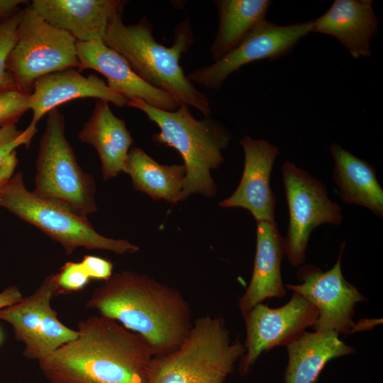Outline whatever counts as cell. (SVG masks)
<instances>
[{
    "mask_svg": "<svg viewBox=\"0 0 383 383\" xmlns=\"http://www.w3.org/2000/svg\"><path fill=\"white\" fill-rule=\"evenodd\" d=\"M77 331L38 361L49 383H148L155 354L140 335L100 314L79 321Z\"/></svg>",
    "mask_w": 383,
    "mask_h": 383,
    "instance_id": "1",
    "label": "cell"
},
{
    "mask_svg": "<svg viewBox=\"0 0 383 383\" xmlns=\"http://www.w3.org/2000/svg\"><path fill=\"white\" fill-rule=\"evenodd\" d=\"M86 306L140 335L155 356L176 350L192 326L190 306L179 290L131 270L113 274Z\"/></svg>",
    "mask_w": 383,
    "mask_h": 383,
    "instance_id": "2",
    "label": "cell"
},
{
    "mask_svg": "<svg viewBox=\"0 0 383 383\" xmlns=\"http://www.w3.org/2000/svg\"><path fill=\"white\" fill-rule=\"evenodd\" d=\"M121 15L110 20L104 43L123 56L148 84L170 94L179 106H192L209 116V99L188 79L179 62L192 43L189 21L184 19L176 28L174 43L168 48L155 40L146 17L137 23L125 24Z\"/></svg>",
    "mask_w": 383,
    "mask_h": 383,
    "instance_id": "3",
    "label": "cell"
},
{
    "mask_svg": "<svg viewBox=\"0 0 383 383\" xmlns=\"http://www.w3.org/2000/svg\"><path fill=\"white\" fill-rule=\"evenodd\" d=\"M127 106L141 111L159 127L160 132L152 136L154 142L174 148L182 156L185 177L179 201L194 194L213 196L217 188L211 172L223 162L229 131L210 116L196 119L188 106L169 111L136 99L128 101Z\"/></svg>",
    "mask_w": 383,
    "mask_h": 383,
    "instance_id": "4",
    "label": "cell"
},
{
    "mask_svg": "<svg viewBox=\"0 0 383 383\" xmlns=\"http://www.w3.org/2000/svg\"><path fill=\"white\" fill-rule=\"evenodd\" d=\"M245 351L221 317L203 316L176 350L152 358L148 383H225Z\"/></svg>",
    "mask_w": 383,
    "mask_h": 383,
    "instance_id": "5",
    "label": "cell"
},
{
    "mask_svg": "<svg viewBox=\"0 0 383 383\" xmlns=\"http://www.w3.org/2000/svg\"><path fill=\"white\" fill-rule=\"evenodd\" d=\"M36 159L35 187L37 196L59 204L88 218L95 213L96 184L93 177L78 164L65 136L63 114L54 109L48 113Z\"/></svg>",
    "mask_w": 383,
    "mask_h": 383,
    "instance_id": "6",
    "label": "cell"
},
{
    "mask_svg": "<svg viewBox=\"0 0 383 383\" xmlns=\"http://www.w3.org/2000/svg\"><path fill=\"white\" fill-rule=\"evenodd\" d=\"M0 207L59 243L67 255L79 248L107 250L118 255L139 250L138 246L128 240L99 234L87 218L37 196L26 188L21 172L14 174L0 192Z\"/></svg>",
    "mask_w": 383,
    "mask_h": 383,
    "instance_id": "7",
    "label": "cell"
},
{
    "mask_svg": "<svg viewBox=\"0 0 383 383\" xmlns=\"http://www.w3.org/2000/svg\"><path fill=\"white\" fill-rule=\"evenodd\" d=\"M77 40L46 22L30 6L23 9L7 71L15 87L31 94L35 81L68 68L77 69Z\"/></svg>",
    "mask_w": 383,
    "mask_h": 383,
    "instance_id": "8",
    "label": "cell"
},
{
    "mask_svg": "<svg viewBox=\"0 0 383 383\" xmlns=\"http://www.w3.org/2000/svg\"><path fill=\"white\" fill-rule=\"evenodd\" d=\"M282 176L289 213L284 238L285 255L292 266L297 267L305 262L313 229L324 223L340 225L343 216L340 206L329 198L325 184L302 168L285 160Z\"/></svg>",
    "mask_w": 383,
    "mask_h": 383,
    "instance_id": "9",
    "label": "cell"
},
{
    "mask_svg": "<svg viewBox=\"0 0 383 383\" xmlns=\"http://www.w3.org/2000/svg\"><path fill=\"white\" fill-rule=\"evenodd\" d=\"M246 338L239 371L246 376L260 355L277 346H287L313 327L318 309L300 294L293 292L290 300L277 309L262 303L243 314Z\"/></svg>",
    "mask_w": 383,
    "mask_h": 383,
    "instance_id": "10",
    "label": "cell"
},
{
    "mask_svg": "<svg viewBox=\"0 0 383 383\" xmlns=\"http://www.w3.org/2000/svg\"><path fill=\"white\" fill-rule=\"evenodd\" d=\"M344 248L345 243L331 269L323 272L312 264L301 265L296 274L300 284H284L285 288L300 294L318 309L314 331H330L338 335L353 333L355 306L357 303L367 301L343 275L341 257Z\"/></svg>",
    "mask_w": 383,
    "mask_h": 383,
    "instance_id": "11",
    "label": "cell"
},
{
    "mask_svg": "<svg viewBox=\"0 0 383 383\" xmlns=\"http://www.w3.org/2000/svg\"><path fill=\"white\" fill-rule=\"evenodd\" d=\"M313 20L281 26L266 19L257 24L235 48L214 62L187 75L192 82L218 89L230 74L248 63L275 60L288 54L312 32Z\"/></svg>",
    "mask_w": 383,
    "mask_h": 383,
    "instance_id": "12",
    "label": "cell"
},
{
    "mask_svg": "<svg viewBox=\"0 0 383 383\" xmlns=\"http://www.w3.org/2000/svg\"><path fill=\"white\" fill-rule=\"evenodd\" d=\"M240 143L245 155L241 180L234 193L219 206L247 209L256 222L274 221L276 199L270 179L279 148L267 140L250 136L241 138Z\"/></svg>",
    "mask_w": 383,
    "mask_h": 383,
    "instance_id": "13",
    "label": "cell"
},
{
    "mask_svg": "<svg viewBox=\"0 0 383 383\" xmlns=\"http://www.w3.org/2000/svg\"><path fill=\"white\" fill-rule=\"evenodd\" d=\"M79 72L87 69L101 73L107 85L123 95L128 101L140 100L165 111H174L179 105L167 93L143 81L126 59L109 47L104 40L77 41Z\"/></svg>",
    "mask_w": 383,
    "mask_h": 383,
    "instance_id": "14",
    "label": "cell"
},
{
    "mask_svg": "<svg viewBox=\"0 0 383 383\" xmlns=\"http://www.w3.org/2000/svg\"><path fill=\"white\" fill-rule=\"evenodd\" d=\"M94 98L118 107L127 105L128 99L111 89L102 79L90 74L85 77L76 68H68L38 79L30 94L32 119L29 126L37 128L40 119L59 106L74 99Z\"/></svg>",
    "mask_w": 383,
    "mask_h": 383,
    "instance_id": "15",
    "label": "cell"
},
{
    "mask_svg": "<svg viewBox=\"0 0 383 383\" xmlns=\"http://www.w3.org/2000/svg\"><path fill=\"white\" fill-rule=\"evenodd\" d=\"M121 0H33L30 6L48 23L77 41L104 40L108 24L121 13Z\"/></svg>",
    "mask_w": 383,
    "mask_h": 383,
    "instance_id": "16",
    "label": "cell"
},
{
    "mask_svg": "<svg viewBox=\"0 0 383 383\" xmlns=\"http://www.w3.org/2000/svg\"><path fill=\"white\" fill-rule=\"evenodd\" d=\"M371 0H335L322 16L313 20L312 32L336 38L355 58L370 57L372 38L378 18Z\"/></svg>",
    "mask_w": 383,
    "mask_h": 383,
    "instance_id": "17",
    "label": "cell"
},
{
    "mask_svg": "<svg viewBox=\"0 0 383 383\" xmlns=\"http://www.w3.org/2000/svg\"><path fill=\"white\" fill-rule=\"evenodd\" d=\"M284 255V238L275 221H257L252 274L245 292L238 298L242 315L266 299L286 296L281 274V262Z\"/></svg>",
    "mask_w": 383,
    "mask_h": 383,
    "instance_id": "18",
    "label": "cell"
},
{
    "mask_svg": "<svg viewBox=\"0 0 383 383\" xmlns=\"http://www.w3.org/2000/svg\"><path fill=\"white\" fill-rule=\"evenodd\" d=\"M77 137L84 143L93 146L101 164L104 180L123 171L127 155L133 143L125 121L111 111L109 103L97 100L93 111L84 123Z\"/></svg>",
    "mask_w": 383,
    "mask_h": 383,
    "instance_id": "19",
    "label": "cell"
},
{
    "mask_svg": "<svg viewBox=\"0 0 383 383\" xmlns=\"http://www.w3.org/2000/svg\"><path fill=\"white\" fill-rule=\"evenodd\" d=\"M329 150L334 161L333 178L340 200L364 206L382 217L383 189L374 167L336 143L331 145Z\"/></svg>",
    "mask_w": 383,
    "mask_h": 383,
    "instance_id": "20",
    "label": "cell"
},
{
    "mask_svg": "<svg viewBox=\"0 0 383 383\" xmlns=\"http://www.w3.org/2000/svg\"><path fill=\"white\" fill-rule=\"evenodd\" d=\"M330 331H305L287 346L288 363L284 383H316L326 365L355 352Z\"/></svg>",
    "mask_w": 383,
    "mask_h": 383,
    "instance_id": "21",
    "label": "cell"
},
{
    "mask_svg": "<svg viewBox=\"0 0 383 383\" xmlns=\"http://www.w3.org/2000/svg\"><path fill=\"white\" fill-rule=\"evenodd\" d=\"M122 172L131 177L134 189L151 199L173 204L179 201L185 177L184 165H160L143 149L133 147Z\"/></svg>",
    "mask_w": 383,
    "mask_h": 383,
    "instance_id": "22",
    "label": "cell"
},
{
    "mask_svg": "<svg viewBox=\"0 0 383 383\" xmlns=\"http://www.w3.org/2000/svg\"><path fill=\"white\" fill-rule=\"evenodd\" d=\"M59 294L55 274L48 275L35 292L0 310V320L13 327L15 339L23 343L26 358L38 360L39 335L43 309Z\"/></svg>",
    "mask_w": 383,
    "mask_h": 383,
    "instance_id": "23",
    "label": "cell"
},
{
    "mask_svg": "<svg viewBox=\"0 0 383 383\" xmlns=\"http://www.w3.org/2000/svg\"><path fill=\"white\" fill-rule=\"evenodd\" d=\"M218 27L211 47L216 62L226 55L265 20L272 4L269 0H217Z\"/></svg>",
    "mask_w": 383,
    "mask_h": 383,
    "instance_id": "24",
    "label": "cell"
},
{
    "mask_svg": "<svg viewBox=\"0 0 383 383\" xmlns=\"http://www.w3.org/2000/svg\"><path fill=\"white\" fill-rule=\"evenodd\" d=\"M37 131L30 126L20 131L16 124L0 128V192L14 174L18 164L16 148L21 145L28 148Z\"/></svg>",
    "mask_w": 383,
    "mask_h": 383,
    "instance_id": "25",
    "label": "cell"
},
{
    "mask_svg": "<svg viewBox=\"0 0 383 383\" xmlns=\"http://www.w3.org/2000/svg\"><path fill=\"white\" fill-rule=\"evenodd\" d=\"M77 336V331L64 325L57 318V313L50 302L47 303L43 309L40 330L38 360Z\"/></svg>",
    "mask_w": 383,
    "mask_h": 383,
    "instance_id": "26",
    "label": "cell"
},
{
    "mask_svg": "<svg viewBox=\"0 0 383 383\" xmlns=\"http://www.w3.org/2000/svg\"><path fill=\"white\" fill-rule=\"evenodd\" d=\"M30 110V94L16 87L0 89V128L16 124L20 118Z\"/></svg>",
    "mask_w": 383,
    "mask_h": 383,
    "instance_id": "27",
    "label": "cell"
},
{
    "mask_svg": "<svg viewBox=\"0 0 383 383\" xmlns=\"http://www.w3.org/2000/svg\"><path fill=\"white\" fill-rule=\"evenodd\" d=\"M23 9L0 21V89L14 86L7 71L8 57L14 45L16 33L21 21Z\"/></svg>",
    "mask_w": 383,
    "mask_h": 383,
    "instance_id": "28",
    "label": "cell"
},
{
    "mask_svg": "<svg viewBox=\"0 0 383 383\" xmlns=\"http://www.w3.org/2000/svg\"><path fill=\"white\" fill-rule=\"evenodd\" d=\"M55 277L59 293L82 289L90 279L80 262H66Z\"/></svg>",
    "mask_w": 383,
    "mask_h": 383,
    "instance_id": "29",
    "label": "cell"
},
{
    "mask_svg": "<svg viewBox=\"0 0 383 383\" xmlns=\"http://www.w3.org/2000/svg\"><path fill=\"white\" fill-rule=\"evenodd\" d=\"M80 263L90 279L105 281L113 274V263L105 258L87 255Z\"/></svg>",
    "mask_w": 383,
    "mask_h": 383,
    "instance_id": "30",
    "label": "cell"
},
{
    "mask_svg": "<svg viewBox=\"0 0 383 383\" xmlns=\"http://www.w3.org/2000/svg\"><path fill=\"white\" fill-rule=\"evenodd\" d=\"M23 298L16 286H9L0 292V310L18 302Z\"/></svg>",
    "mask_w": 383,
    "mask_h": 383,
    "instance_id": "31",
    "label": "cell"
},
{
    "mask_svg": "<svg viewBox=\"0 0 383 383\" xmlns=\"http://www.w3.org/2000/svg\"><path fill=\"white\" fill-rule=\"evenodd\" d=\"M24 0H0V21L13 15L25 4Z\"/></svg>",
    "mask_w": 383,
    "mask_h": 383,
    "instance_id": "32",
    "label": "cell"
},
{
    "mask_svg": "<svg viewBox=\"0 0 383 383\" xmlns=\"http://www.w3.org/2000/svg\"><path fill=\"white\" fill-rule=\"evenodd\" d=\"M0 341H1V333H0Z\"/></svg>",
    "mask_w": 383,
    "mask_h": 383,
    "instance_id": "33",
    "label": "cell"
}]
</instances>
